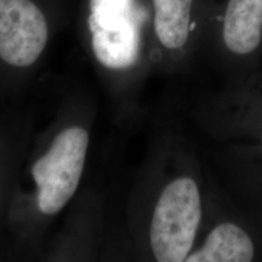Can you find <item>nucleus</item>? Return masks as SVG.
Segmentation results:
<instances>
[{"instance_id": "obj_7", "label": "nucleus", "mask_w": 262, "mask_h": 262, "mask_svg": "<svg viewBox=\"0 0 262 262\" xmlns=\"http://www.w3.org/2000/svg\"><path fill=\"white\" fill-rule=\"evenodd\" d=\"M156 37L166 51L178 52L188 45L194 29L195 0H152Z\"/></svg>"}, {"instance_id": "obj_6", "label": "nucleus", "mask_w": 262, "mask_h": 262, "mask_svg": "<svg viewBox=\"0 0 262 262\" xmlns=\"http://www.w3.org/2000/svg\"><path fill=\"white\" fill-rule=\"evenodd\" d=\"M262 256L260 232L244 219H226L216 224L194 248L186 262H250Z\"/></svg>"}, {"instance_id": "obj_5", "label": "nucleus", "mask_w": 262, "mask_h": 262, "mask_svg": "<svg viewBox=\"0 0 262 262\" xmlns=\"http://www.w3.org/2000/svg\"><path fill=\"white\" fill-rule=\"evenodd\" d=\"M48 22L32 0H0V58L14 67L38 61L48 42Z\"/></svg>"}, {"instance_id": "obj_8", "label": "nucleus", "mask_w": 262, "mask_h": 262, "mask_svg": "<svg viewBox=\"0 0 262 262\" xmlns=\"http://www.w3.org/2000/svg\"><path fill=\"white\" fill-rule=\"evenodd\" d=\"M237 129L234 134L244 142L255 157L262 158V80L260 73L238 83Z\"/></svg>"}, {"instance_id": "obj_3", "label": "nucleus", "mask_w": 262, "mask_h": 262, "mask_svg": "<svg viewBox=\"0 0 262 262\" xmlns=\"http://www.w3.org/2000/svg\"><path fill=\"white\" fill-rule=\"evenodd\" d=\"M89 29L95 57L110 70H126L140 52L135 0H90Z\"/></svg>"}, {"instance_id": "obj_1", "label": "nucleus", "mask_w": 262, "mask_h": 262, "mask_svg": "<svg viewBox=\"0 0 262 262\" xmlns=\"http://www.w3.org/2000/svg\"><path fill=\"white\" fill-rule=\"evenodd\" d=\"M203 220L199 183L189 175L170 180L159 193L149 226V247L159 262H183L194 249Z\"/></svg>"}, {"instance_id": "obj_4", "label": "nucleus", "mask_w": 262, "mask_h": 262, "mask_svg": "<svg viewBox=\"0 0 262 262\" xmlns=\"http://www.w3.org/2000/svg\"><path fill=\"white\" fill-rule=\"evenodd\" d=\"M219 45L238 83L258 74L262 56V0H225L219 14Z\"/></svg>"}, {"instance_id": "obj_2", "label": "nucleus", "mask_w": 262, "mask_h": 262, "mask_svg": "<svg viewBox=\"0 0 262 262\" xmlns=\"http://www.w3.org/2000/svg\"><path fill=\"white\" fill-rule=\"evenodd\" d=\"M88 146V131L70 126L55 137L48 152L34 163L32 175L42 214H57L74 195L83 175Z\"/></svg>"}]
</instances>
